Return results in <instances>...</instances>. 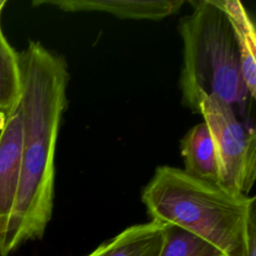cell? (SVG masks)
Returning <instances> with one entry per match:
<instances>
[{
	"label": "cell",
	"instance_id": "cell-13",
	"mask_svg": "<svg viewBox=\"0 0 256 256\" xmlns=\"http://www.w3.org/2000/svg\"><path fill=\"white\" fill-rule=\"evenodd\" d=\"M5 4H6V0H0V13H1L3 7L5 6Z\"/></svg>",
	"mask_w": 256,
	"mask_h": 256
},
{
	"label": "cell",
	"instance_id": "cell-11",
	"mask_svg": "<svg viewBox=\"0 0 256 256\" xmlns=\"http://www.w3.org/2000/svg\"><path fill=\"white\" fill-rule=\"evenodd\" d=\"M159 256H225L218 248L195 234L175 225L165 224L164 241Z\"/></svg>",
	"mask_w": 256,
	"mask_h": 256
},
{
	"label": "cell",
	"instance_id": "cell-3",
	"mask_svg": "<svg viewBox=\"0 0 256 256\" xmlns=\"http://www.w3.org/2000/svg\"><path fill=\"white\" fill-rule=\"evenodd\" d=\"M190 4L192 12L181 18L178 26L183 43L181 102L193 114H199V94L215 95L245 116L251 97L220 0H197Z\"/></svg>",
	"mask_w": 256,
	"mask_h": 256
},
{
	"label": "cell",
	"instance_id": "cell-7",
	"mask_svg": "<svg viewBox=\"0 0 256 256\" xmlns=\"http://www.w3.org/2000/svg\"><path fill=\"white\" fill-rule=\"evenodd\" d=\"M165 224L157 221L132 225L87 256H159Z\"/></svg>",
	"mask_w": 256,
	"mask_h": 256
},
{
	"label": "cell",
	"instance_id": "cell-9",
	"mask_svg": "<svg viewBox=\"0 0 256 256\" xmlns=\"http://www.w3.org/2000/svg\"><path fill=\"white\" fill-rule=\"evenodd\" d=\"M183 171L190 176L218 183V166L210 132L204 122L188 130L180 142Z\"/></svg>",
	"mask_w": 256,
	"mask_h": 256
},
{
	"label": "cell",
	"instance_id": "cell-2",
	"mask_svg": "<svg viewBox=\"0 0 256 256\" xmlns=\"http://www.w3.org/2000/svg\"><path fill=\"white\" fill-rule=\"evenodd\" d=\"M141 200L151 220L185 229L225 256H245L250 230L256 226L254 196L162 165L143 188Z\"/></svg>",
	"mask_w": 256,
	"mask_h": 256
},
{
	"label": "cell",
	"instance_id": "cell-12",
	"mask_svg": "<svg viewBox=\"0 0 256 256\" xmlns=\"http://www.w3.org/2000/svg\"><path fill=\"white\" fill-rule=\"evenodd\" d=\"M245 256H256V226L250 230Z\"/></svg>",
	"mask_w": 256,
	"mask_h": 256
},
{
	"label": "cell",
	"instance_id": "cell-4",
	"mask_svg": "<svg viewBox=\"0 0 256 256\" xmlns=\"http://www.w3.org/2000/svg\"><path fill=\"white\" fill-rule=\"evenodd\" d=\"M202 115L213 142L218 185L235 194L251 191L256 177V134L243 126L234 108L215 95L200 93Z\"/></svg>",
	"mask_w": 256,
	"mask_h": 256
},
{
	"label": "cell",
	"instance_id": "cell-8",
	"mask_svg": "<svg viewBox=\"0 0 256 256\" xmlns=\"http://www.w3.org/2000/svg\"><path fill=\"white\" fill-rule=\"evenodd\" d=\"M231 25L238 50L242 76L251 99L256 96V32L254 22L242 2L220 0Z\"/></svg>",
	"mask_w": 256,
	"mask_h": 256
},
{
	"label": "cell",
	"instance_id": "cell-5",
	"mask_svg": "<svg viewBox=\"0 0 256 256\" xmlns=\"http://www.w3.org/2000/svg\"><path fill=\"white\" fill-rule=\"evenodd\" d=\"M22 118L20 104L0 112V249L15 204L21 169Z\"/></svg>",
	"mask_w": 256,
	"mask_h": 256
},
{
	"label": "cell",
	"instance_id": "cell-10",
	"mask_svg": "<svg viewBox=\"0 0 256 256\" xmlns=\"http://www.w3.org/2000/svg\"><path fill=\"white\" fill-rule=\"evenodd\" d=\"M21 72L19 53L8 43L1 27L0 13V112H11L20 102Z\"/></svg>",
	"mask_w": 256,
	"mask_h": 256
},
{
	"label": "cell",
	"instance_id": "cell-6",
	"mask_svg": "<svg viewBox=\"0 0 256 256\" xmlns=\"http://www.w3.org/2000/svg\"><path fill=\"white\" fill-rule=\"evenodd\" d=\"M182 0H37L33 6L49 5L64 12H104L121 19L161 20L176 12Z\"/></svg>",
	"mask_w": 256,
	"mask_h": 256
},
{
	"label": "cell",
	"instance_id": "cell-1",
	"mask_svg": "<svg viewBox=\"0 0 256 256\" xmlns=\"http://www.w3.org/2000/svg\"><path fill=\"white\" fill-rule=\"evenodd\" d=\"M22 155L17 196L0 256L41 239L54 205L55 149L67 105L69 73L63 56L29 41L19 53Z\"/></svg>",
	"mask_w": 256,
	"mask_h": 256
}]
</instances>
